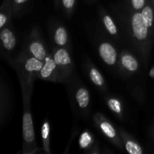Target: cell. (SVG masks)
<instances>
[{
    "label": "cell",
    "mask_w": 154,
    "mask_h": 154,
    "mask_svg": "<svg viewBox=\"0 0 154 154\" xmlns=\"http://www.w3.org/2000/svg\"><path fill=\"white\" fill-rule=\"evenodd\" d=\"M27 1V0H14V2L17 4H21V3H23L24 2Z\"/></svg>",
    "instance_id": "cell-22"
},
{
    "label": "cell",
    "mask_w": 154,
    "mask_h": 154,
    "mask_svg": "<svg viewBox=\"0 0 154 154\" xmlns=\"http://www.w3.org/2000/svg\"><path fill=\"white\" fill-rule=\"evenodd\" d=\"M56 66H57V63H56L55 60H52L49 57L45 58V63L41 70V75L42 78H48L56 69Z\"/></svg>",
    "instance_id": "cell-7"
},
{
    "label": "cell",
    "mask_w": 154,
    "mask_h": 154,
    "mask_svg": "<svg viewBox=\"0 0 154 154\" xmlns=\"http://www.w3.org/2000/svg\"><path fill=\"white\" fill-rule=\"evenodd\" d=\"M108 105L110 108L114 111L117 113H120L121 111V107H120V103L116 99H111L108 102Z\"/></svg>",
    "instance_id": "cell-17"
},
{
    "label": "cell",
    "mask_w": 154,
    "mask_h": 154,
    "mask_svg": "<svg viewBox=\"0 0 154 154\" xmlns=\"http://www.w3.org/2000/svg\"><path fill=\"white\" fill-rule=\"evenodd\" d=\"M90 76L91 78L92 81L97 86H102L104 83V79L102 75H101L100 72L96 69H91L90 72Z\"/></svg>",
    "instance_id": "cell-13"
},
{
    "label": "cell",
    "mask_w": 154,
    "mask_h": 154,
    "mask_svg": "<svg viewBox=\"0 0 154 154\" xmlns=\"http://www.w3.org/2000/svg\"><path fill=\"white\" fill-rule=\"evenodd\" d=\"M122 64L130 72H135L137 70L138 65L135 59L130 55H124L122 57Z\"/></svg>",
    "instance_id": "cell-10"
},
{
    "label": "cell",
    "mask_w": 154,
    "mask_h": 154,
    "mask_svg": "<svg viewBox=\"0 0 154 154\" xmlns=\"http://www.w3.org/2000/svg\"><path fill=\"white\" fill-rule=\"evenodd\" d=\"M75 0H63V4L66 8L70 9L73 7Z\"/></svg>",
    "instance_id": "cell-20"
},
{
    "label": "cell",
    "mask_w": 154,
    "mask_h": 154,
    "mask_svg": "<svg viewBox=\"0 0 154 154\" xmlns=\"http://www.w3.org/2000/svg\"><path fill=\"white\" fill-rule=\"evenodd\" d=\"M99 54L102 60L108 65H114L117 60L115 49L108 43H103L99 47Z\"/></svg>",
    "instance_id": "cell-2"
},
{
    "label": "cell",
    "mask_w": 154,
    "mask_h": 154,
    "mask_svg": "<svg viewBox=\"0 0 154 154\" xmlns=\"http://www.w3.org/2000/svg\"><path fill=\"white\" fill-rule=\"evenodd\" d=\"M6 21H7V17H6L5 15L1 14H0V27L1 28L6 23Z\"/></svg>",
    "instance_id": "cell-21"
},
{
    "label": "cell",
    "mask_w": 154,
    "mask_h": 154,
    "mask_svg": "<svg viewBox=\"0 0 154 154\" xmlns=\"http://www.w3.org/2000/svg\"><path fill=\"white\" fill-rule=\"evenodd\" d=\"M132 6L136 10H139L144 7L145 4V0H132Z\"/></svg>",
    "instance_id": "cell-18"
},
{
    "label": "cell",
    "mask_w": 154,
    "mask_h": 154,
    "mask_svg": "<svg viewBox=\"0 0 154 154\" xmlns=\"http://www.w3.org/2000/svg\"><path fill=\"white\" fill-rule=\"evenodd\" d=\"M0 37L2 41L3 45L7 50H12L16 45L14 35L8 29H4L0 33Z\"/></svg>",
    "instance_id": "cell-4"
},
{
    "label": "cell",
    "mask_w": 154,
    "mask_h": 154,
    "mask_svg": "<svg viewBox=\"0 0 154 154\" xmlns=\"http://www.w3.org/2000/svg\"><path fill=\"white\" fill-rule=\"evenodd\" d=\"M23 135L26 142H32L35 138L34 128L31 114L26 113L23 117Z\"/></svg>",
    "instance_id": "cell-3"
},
{
    "label": "cell",
    "mask_w": 154,
    "mask_h": 154,
    "mask_svg": "<svg viewBox=\"0 0 154 154\" xmlns=\"http://www.w3.org/2000/svg\"><path fill=\"white\" fill-rule=\"evenodd\" d=\"M56 43L60 46H63L67 42V32L63 27H59L57 29L54 36Z\"/></svg>",
    "instance_id": "cell-11"
},
{
    "label": "cell",
    "mask_w": 154,
    "mask_h": 154,
    "mask_svg": "<svg viewBox=\"0 0 154 154\" xmlns=\"http://www.w3.org/2000/svg\"><path fill=\"white\" fill-rule=\"evenodd\" d=\"M150 75L151 77H153V78H154V68H153V69H152L151 72H150Z\"/></svg>",
    "instance_id": "cell-23"
},
{
    "label": "cell",
    "mask_w": 154,
    "mask_h": 154,
    "mask_svg": "<svg viewBox=\"0 0 154 154\" xmlns=\"http://www.w3.org/2000/svg\"><path fill=\"white\" fill-rule=\"evenodd\" d=\"M54 60L57 66H64L71 63V59L67 51L63 48L59 49L54 54Z\"/></svg>",
    "instance_id": "cell-5"
},
{
    "label": "cell",
    "mask_w": 154,
    "mask_h": 154,
    "mask_svg": "<svg viewBox=\"0 0 154 154\" xmlns=\"http://www.w3.org/2000/svg\"><path fill=\"white\" fill-rule=\"evenodd\" d=\"M104 23H105L107 30L111 35H115L117 33V28H116L115 24L114 23V22L109 16H105L104 17Z\"/></svg>",
    "instance_id": "cell-16"
},
{
    "label": "cell",
    "mask_w": 154,
    "mask_h": 154,
    "mask_svg": "<svg viewBox=\"0 0 154 154\" xmlns=\"http://www.w3.org/2000/svg\"><path fill=\"white\" fill-rule=\"evenodd\" d=\"M100 127L102 129V130L104 132V133L108 135L109 138H114L116 135V132L114 129L112 127V126L111 124H109L107 122H103V123H101Z\"/></svg>",
    "instance_id": "cell-15"
},
{
    "label": "cell",
    "mask_w": 154,
    "mask_h": 154,
    "mask_svg": "<svg viewBox=\"0 0 154 154\" xmlns=\"http://www.w3.org/2000/svg\"><path fill=\"white\" fill-rule=\"evenodd\" d=\"M141 15H142L143 20H144L146 26L147 27L151 26L153 20V11H152L151 8H150L149 6L144 8L142 10V12H141Z\"/></svg>",
    "instance_id": "cell-12"
},
{
    "label": "cell",
    "mask_w": 154,
    "mask_h": 154,
    "mask_svg": "<svg viewBox=\"0 0 154 154\" xmlns=\"http://www.w3.org/2000/svg\"><path fill=\"white\" fill-rule=\"evenodd\" d=\"M76 99L78 105L81 108H86L89 104L90 96L89 93L86 89L81 88L77 91Z\"/></svg>",
    "instance_id": "cell-8"
},
{
    "label": "cell",
    "mask_w": 154,
    "mask_h": 154,
    "mask_svg": "<svg viewBox=\"0 0 154 154\" xmlns=\"http://www.w3.org/2000/svg\"><path fill=\"white\" fill-rule=\"evenodd\" d=\"M29 50L33 56L38 60H43L46 58V51H45L43 45L39 42H32L30 45Z\"/></svg>",
    "instance_id": "cell-6"
},
{
    "label": "cell",
    "mask_w": 154,
    "mask_h": 154,
    "mask_svg": "<svg viewBox=\"0 0 154 154\" xmlns=\"http://www.w3.org/2000/svg\"><path fill=\"white\" fill-rule=\"evenodd\" d=\"M126 149L128 153L130 154H141L143 152L141 147L132 141H129L126 142Z\"/></svg>",
    "instance_id": "cell-14"
},
{
    "label": "cell",
    "mask_w": 154,
    "mask_h": 154,
    "mask_svg": "<svg viewBox=\"0 0 154 154\" xmlns=\"http://www.w3.org/2000/svg\"><path fill=\"white\" fill-rule=\"evenodd\" d=\"M42 135L43 138H45V139L48 138V135H49V125H48V123H45L42 126Z\"/></svg>",
    "instance_id": "cell-19"
},
{
    "label": "cell",
    "mask_w": 154,
    "mask_h": 154,
    "mask_svg": "<svg viewBox=\"0 0 154 154\" xmlns=\"http://www.w3.org/2000/svg\"><path fill=\"white\" fill-rule=\"evenodd\" d=\"M132 29L135 36L138 40H144L147 38L148 27L143 20L141 13H136L133 15L132 19Z\"/></svg>",
    "instance_id": "cell-1"
},
{
    "label": "cell",
    "mask_w": 154,
    "mask_h": 154,
    "mask_svg": "<svg viewBox=\"0 0 154 154\" xmlns=\"http://www.w3.org/2000/svg\"><path fill=\"white\" fill-rule=\"evenodd\" d=\"M43 66L44 65L42 60L35 57V58H30L27 60L25 65V69L28 72H39L42 70Z\"/></svg>",
    "instance_id": "cell-9"
}]
</instances>
